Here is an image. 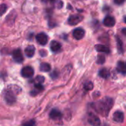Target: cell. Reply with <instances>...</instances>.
Returning <instances> with one entry per match:
<instances>
[{"instance_id":"cell-1","label":"cell","mask_w":126,"mask_h":126,"mask_svg":"<svg viewBox=\"0 0 126 126\" xmlns=\"http://www.w3.org/2000/svg\"><path fill=\"white\" fill-rule=\"evenodd\" d=\"M21 92V89L16 85H10L3 92V97L7 103L11 105L16 100V95Z\"/></svg>"},{"instance_id":"cell-2","label":"cell","mask_w":126,"mask_h":126,"mask_svg":"<svg viewBox=\"0 0 126 126\" xmlns=\"http://www.w3.org/2000/svg\"><path fill=\"white\" fill-rule=\"evenodd\" d=\"M113 106V100L109 97H106L99 102L97 106V111L103 116H107L111 109Z\"/></svg>"},{"instance_id":"cell-3","label":"cell","mask_w":126,"mask_h":126,"mask_svg":"<svg viewBox=\"0 0 126 126\" xmlns=\"http://www.w3.org/2000/svg\"><path fill=\"white\" fill-rule=\"evenodd\" d=\"M83 19V16L79 14H75V15H71L69 16V18H68V23L72 25H76L78 24H79L80 21H82Z\"/></svg>"},{"instance_id":"cell-4","label":"cell","mask_w":126,"mask_h":126,"mask_svg":"<svg viewBox=\"0 0 126 126\" xmlns=\"http://www.w3.org/2000/svg\"><path fill=\"white\" fill-rule=\"evenodd\" d=\"M21 75L25 78H30L34 75V69L31 66H25L21 69Z\"/></svg>"},{"instance_id":"cell-5","label":"cell","mask_w":126,"mask_h":126,"mask_svg":"<svg viewBox=\"0 0 126 126\" xmlns=\"http://www.w3.org/2000/svg\"><path fill=\"white\" fill-rule=\"evenodd\" d=\"M88 121L89 123L93 126H100V120L99 117L94 114H89L88 117Z\"/></svg>"},{"instance_id":"cell-6","label":"cell","mask_w":126,"mask_h":126,"mask_svg":"<svg viewBox=\"0 0 126 126\" xmlns=\"http://www.w3.org/2000/svg\"><path fill=\"white\" fill-rule=\"evenodd\" d=\"M36 41L39 44H41V45H45L47 44V41H48V36L47 35L46 33L44 32H40L38 33L36 37Z\"/></svg>"},{"instance_id":"cell-7","label":"cell","mask_w":126,"mask_h":126,"mask_svg":"<svg viewBox=\"0 0 126 126\" xmlns=\"http://www.w3.org/2000/svg\"><path fill=\"white\" fill-rule=\"evenodd\" d=\"M13 60L18 63H21L24 61V57L22 52L20 49H16L13 52Z\"/></svg>"},{"instance_id":"cell-8","label":"cell","mask_w":126,"mask_h":126,"mask_svg":"<svg viewBox=\"0 0 126 126\" xmlns=\"http://www.w3.org/2000/svg\"><path fill=\"white\" fill-rule=\"evenodd\" d=\"M85 35V30L81 28V27H78L74 30L73 31V37L76 39V40H80L82 39Z\"/></svg>"},{"instance_id":"cell-9","label":"cell","mask_w":126,"mask_h":126,"mask_svg":"<svg viewBox=\"0 0 126 126\" xmlns=\"http://www.w3.org/2000/svg\"><path fill=\"white\" fill-rule=\"evenodd\" d=\"M116 21L114 17L111 16H107L103 20V24L108 27H112L115 25Z\"/></svg>"},{"instance_id":"cell-10","label":"cell","mask_w":126,"mask_h":126,"mask_svg":"<svg viewBox=\"0 0 126 126\" xmlns=\"http://www.w3.org/2000/svg\"><path fill=\"white\" fill-rule=\"evenodd\" d=\"M49 117L53 120H60L62 118V114L58 109H52L49 113Z\"/></svg>"},{"instance_id":"cell-11","label":"cell","mask_w":126,"mask_h":126,"mask_svg":"<svg viewBox=\"0 0 126 126\" xmlns=\"http://www.w3.org/2000/svg\"><path fill=\"white\" fill-rule=\"evenodd\" d=\"M113 119L117 123H123L124 120V114L122 111H117L114 112L113 115Z\"/></svg>"},{"instance_id":"cell-12","label":"cell","mask_w":126,"mask_h":126,"mask_svg":"<svg viewBox=\"0 0 126 126\" xmlns=\"http://www.w3.org/2000/svg\"><path fill=\"white\" fill-rule=\"evenodd\" d=\"M117 71L123 74L126 75V63L124 61H119L117 65Z\"/></svg>"},{"instance_id":"cell-13","label":"cell","mask_w":126,"mask_h":126,"mask_svg":"<svg viewBox=\"0 0 126 126\" xmlns=\"http://www.w3.org/2000/svg\"><path fill=\"white\" fill-rule=\"evenodd\" d=\"M50 49L53 52H57L61 50V44L56 41H52L50 44Z\"/></svg>"},{"instance_id":"cell-14","label":"cell","mask_w":126,"mask_h":126,"mask_svg":"<svg viewBox=\"0 0 126 126\" xmlns=\"http://www.w3.org/2000/svg\"><path fill=\"white\" fill-rule=\"evenodd\" d=\"M35 47L32 45H30L27 47H26V49L24 50V52H25V55L28 58H32L35 54Z\"/></svg>"},{"instance_id":"cell-15","label":"cell","mask_w":126,"mask_h":126,"mask_svg":"<svg viewBox=\"0 0 126 126\" xmlns=\"http://www.w3.org/2000/svg\"><path fill=\"white\" fill-rule=\"evenodd\" d=\"M95 49L99 52H104V53H109L110 49L105 45L103 44H97L95 46Z\"/></svg>"},{"instance_id":"cell-16","label":"cell","mask_w":126,"mask_h":126,"mask_svg":"<svg viewBox=\"0 0 126 126\" xmlns=\"http://www.w3.org/2000/svg\"><path fill=\"white\" fill-rule=\"evenodd\" d=\"M109 75H110L109 71L106 68H103L99 71V76L104 79H107L109 77Z\"/></svg>"},{"instance_id":"cell-17","label":"cell","mask_w":126,"mask_h":126,"mask_svg":"<svg viewBox=\"0 0 126 126\" xmlns=\"http://www.w3.org/2000/svg\"><path fill=\"white\" fill-rule=\"evenodd\" d=\"M50 69H51V66H50V64L47 63H42L40 65V70L41 72H49Z\"/></svg>"},{"instance_id":"cell-18","label":"cell","mask_w":126,"mask_h":126,"mask_svg":"<svg viewBox=\"0 0 126 126\" xmlns=\"http://www.w3.org/2000/svg\"><path fill=\"white\" fill-rule=\"evenodd\" d=\"M117 39V49L120 53H123V42L119 38V37H116Z\"/></svg>"},{"instance_id":"cell-19","label":"cell","mask_w":126,"mask_h":126,"mask_svg":"<svg viewBox=\"0 0 126 126\" xmlns=\"http://www.w3.org/2000/svg\"><path fill=\"white\" fill-rule=\"evenodd\" d=\"M44 81V77L38 75L35 79V84H42Z\"/></svg>"},{"instance_id":"cell-20","label":"cell","mask_w":126,"mask_h":126,"mask_svg":"<svg viewBox=\"0 0 126 126\" xmlns=\"http://www.w3.org/2000/svg\"><path fill=\"white\" fill-rule=\"evenodd\" d=\"M7 9V6L5 4H0V16H1L2 15L4 14V13L6 12Z\"/></svg>"},{"instance_id":"cell-21","label":"cell","mask_w":126,"mask_h":126,"mask_svg":"<svg viewBox=\"0 0 126 126\" xmlns=\"http://www.w3.org/2000/svg\"><path fill=\"white\" fill-rule=\"evenodd\" d=\"M105 61H106V58H105V56L104 55H98L97 59V63L98 64H103V63H105Z\"/></svg>"},{"instance_id":"cell-22","label":"cell","mask_w":126,"mask_h":126,"mask_svg":"<svg viewBox=\"0 0 126 126\" xmlns=\"http://www.w3.org/2000/svg\"><path fill=\"white\" fill-rule=\"evenodd\" d=\"M36 123L34 120H30L27 122H25L24 123H23L22 126H35Z\"/></svg>"},{"instance_id":"cell-23","label":"cell","mask_w":126,"mask_h":126,"mask_svg":"<svg viewBox=\"0 0 126 126\" xmlns=\"http://www.w3.org/2000/svg\"><path fill=\"white\" fill-rule=\"evenodd\" d=\"M54 4L55 5V7L58 9H61V8H62V7L63 5V1L61 0H57V1H55Z\"/></svg>"},{"instance_id":"cell-24","label":"cell","mask_w":126,"mask_h":126,"mask_svg":"<svg viewBox=\"0 0 126 126\" xmlns=\"http://www.w3.org/2000/svg\"><path fill=\"white\" fill-rule=\"evenodd\" d=\"M84 88L86 90H92L93 89V83L92 82H88L84 85Z\"/></svg>"},{"instance_id":"cell-25","label":"cell","mask_w":126,"mask_h":126,"mask_svg":"<svg viewBox=\"0 0 126 126\" xmlns=\"http://www.w3.org/2000/svg\"><path fill=\"white\" fill-rule=\"evenodd\" d=\"M59 75V72L57 70H55L52 73L50 74V77L52 78V79H56Z\"/></svg>"},{"instance_id":"cell-26","label":"cell","mask_w":126,"mask_h":126,"mask_svg":"<svg viewBox=\"0 0 126 126\" xmlns=\"http://www.w3.org/2000/svg\"><path fill=\"white\" fill-rule=\"evenodd\" d=\"M41 1H42V2H44L45 4H55L56 0H41Z\"/></svg>"},{"instance_id":"cell-27","label":"cell","mask_w":126,"mask_h":126,"mask_svg":"<svg viewBox=\"0 0 126 126\" xmlns=\"http://www.w3.org/2000/svg\"><path fill=\"white\" fill-rule=\"evenodd\" d=\"M114 1L115 4L120 5V4H123L126 1V0H114Z\"/></svg>"},{"instance_id":"cell-28","label":"cell","mask_w":126,"mask_h":126,"mask_svg":"<svg viewBox=\"0 0 126 126\" xmlns=\"http://www.w3.org/2000/svg\"><path fill=\"white\" fill-rule=\"evenodd\" d=\"M39 53H40V55H41V56H42V57H44V56H46L47 55V52L45 51V50H40V52H39Z\"/></svg>"},{"instance_id":"cell-29","label":"cell","mask_w":126,"mask_h":126,"mask_svg":"<svg viewBox=\"0 0 126 126\" xmlns=\"http://www.w3.org/2000/svg\"><path fill=\"white\" fill-rule=\"evenodd\" d=\"M122 33H123V35H126V28H123V29L122 30Z\"/></svg>"},{"instance_id":"cell-30","label":"cell","mask_w":126,"mask_h":126,"mask_svg":"<svg viewBox=\"0 0 126 126\" xmlns=\"http://www.w3.org/2000/svg\"><path fill=\"white\" fill-rule=\"evenodd\" d=\"M124 21H125V22L126 23V17H125V19H124Z\"/></svg>"}]
</instances>
